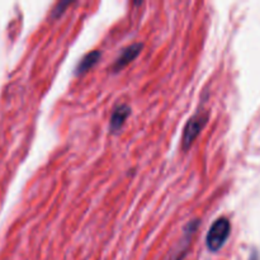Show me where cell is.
Segmentation results:
<instances>
[{
  "instance_id": "obj_5",
  "label": "cell",
  "mask_w": 260,
  "mask_h": 260,
  "mask_svg": "<svg viewBox=\"0 0 260 260\" xmlns=\"http://www.w3.org/2000/svg\"><path fill=\"white\" fill-rule=\"evenodd\" d=\"M129 112H131V108H129L127 104H119L114 108L113 113L111 116V122H109V126H111V131L116 132L123 126L124 121L127 119V117L129 116Z\"/></svg>"
},
{
  "instance_id": "obj_3",
  "label": "cell",
  "mask_w": 260,
  "mask_h": 260,
  "mask_svg": "<svg viewBox=\"0 0 260 260\" xmlns=\"http://www.w3.org/2000/svg\"><path fill=\"white\" fill-rule=\"evenodd\" d=\"M198 222H200L198 220L190 221V222L185 226L184 230H183L182 238H180L179 241H178V243L173 246V249L169 251V254H168L167 259L165 260H183L184 259V256L187 255L188 250H189L190 245H192L193 238H194L196 233H197Z\"/></svg>"
},
{
  "instance_id": "obj_1",
  "label": "cell",
  "mask_w": 260,
  "mask_h": 260,
  "mask_svg": "<svg viewBox=\"0 0 260 260\" xmlns=\"http://www.w3.org/2000/svg\"><path fill=\"white\" fill-rule=\"evenodd\" d=\"M231 233V223L226 217H220L212 223V226L208 230L207 236H206V244L210 251L220 250L225 243L228 241L229 236Z\"/></svg>"
},
{
  "instance_id": "obj_6",
  "label": "cell",
  "mask_w": 260,
  "mask_h": 260,
  "mask_svg": "<svg viewBox=\"0 0 260 260\" xmlns=\"http://www.w3.org/2000/svg\"><path fill=\"white\" fill-rule=\"evenodd\" d=\"M101 55H102L101 51H98V50L90 51L89 53H86V55L84 56L80 61H79L78 66H76V69H75L76 74H83V73H85V71H88L89 69L93 68V66L98 62L99 58H101Z\"/></svg>"
},
{
  "instance_id": "obj_8",
  "label": "cell",
  "mask_w": 260,
  "mask_h": 260,
  "mask_svg": "<svg viewBox=\"0 0 260 260\" xmlns=\"http://www.w3.org/2000/svg\"><path fill=\"white\" fill-rule=\"evenodd\" d=\"M249 260H260V256H259V253L256 250H254L253 253H251L250 258H249Z\"/></svg>"
},
{
  "instance_id": "obj_2",
  "label": "cell",
  "mask_w": 260,
  "mask_h": 260,
  "mask_svg": "<svg viewBox=\"0 0 260 260\" xmlns=\"http://www.w3.org/2000/svg\"><path fill=\"white\" fill-rule=\"evenodd\" d=\"M208 113L207 112H197L193 117H190L189 121L187 122L184 127V131H183L182 136V149L184 151H187L192 144L194 142V140L197 139L198 135L201 134L205 126L208 122Z\"/></svg>"
},
{
  "instance_id": "obj_7",
  "label": "cell",
  "mask_w": 260,
  "mask_h": 260,
  "mask_svg": "<svg viewBox=\"0 0 260 260\" xmlns=\"http://www.w3.org/2000/svg\"><path fill=\"white\" fill-rule=\"evenodd\" d=\"M70 4H71L70 2H61V3H58V4L56 5L55 8H53L52 17H53V18H56V17H60V15L62 14V13H63V10H65L66 8H68L69 5H70Z\"/></svg>"
},
{
  "instance_id": "obj_4",
  "label": "cell",
  "mask_w": 260,
  "mask_h": 260,
  "mask_svg": "<svg viewBox=\"0 0 260 260\" xmlns=\"http://www.w3.org/2000/svg\"><path fill=\"white\" fill-rule=\"evenodd\" d=\"M142 50V43H132L128 47L124 48L122 51L121 55L116 58L113 63V71H119L121 69H123L124 66L128 65L131 61H134L135 58L139 56V53Z\"/></svg>"
}]
</instances>
